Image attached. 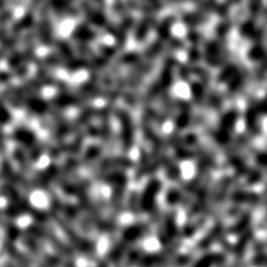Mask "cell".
Instances as JSON below:
<instances>
[{
    "label": "cell",
    "instance_id": "9",
    "mask_svg": "<svg viewBox=\"0 0 267 267\" xmlns=\"http://www.w3.org/2000/svg\"><path fill=\"white\" fill-rule=\"evenodd\" d=\"M177 234V227L175 223V217L173 214H169L165 222L163 224V228L161 230V233L159 234V239L163 246L168 245L169 242H172L173 239L175 237Z\"/></svg>",
    "mask_w": 267,
    "mask_h": 267
},
{
    "label": "cell",
    "instance_id": "31",
    "mask_svg": "<svg viewBox=\"0 0 267 267\" xmlns=\"http://www.w3.org/2000/svg\"><path fill=\"white\" fill-rule=\"evenodd\" d=\"M251 221V217L250 215H245L244 217L241 218V219L238 221V223H236V225L233 228V232L234 233H240L244 231L250 224Z\"/></svg>",
    "mask_w": 267,
    "mask_h": 267
},
{
    "label": "cell",
    "instance_id": "17",
    "mask_svg": "<svg viewBox=\"0 0 267 267\" xmlns=\"http://www.w3.org/2000/svg\"><path fill=\"white\" fill-rule=\"evenodd\" d=\"M223 231V227L222 225H217L215 228H213V230L201 240L200 242V248L201 249H206L208 247H210L213 242L220 236V235L222 234Z\"/></svg>",
    "mask_w": 267,
    "mask_h": 267
},
{
    "label": "cell",
    "instance_id": "8",
    "mask_svg": "<svg viewBox=\"0 0 267 267\" xmlns=\"http://www.w3.org/2000/svg\"><path fill=\"white\" fill-rule=\"evenodd\" d=\"M28 231L33 234L34 236H38V237H41L47 241L50 242V244L55 248L57 249L60 252L62 253H64V254H67L69 255L71 253V251L70 249H68L64 244H63V242L57 237L55 236L54 235H52L51 233L47 232L46 230L44 229H41V228H38V227H35V226H31L28 228Z\"/></svg>",
    "mask_w": 267,
    "mask_h": 267
},
{
    "label": "cell",
    "instance_id": "1",
    "mask_svg": "<svg viewBox=\"0 0 267 267\" xmlns=\"http://www.w3.org/2000/svg\"><path fill=\"white\" fill-rule=\"evenodd\" d=\"M77 196L79 199V203L81 205V207L89 214L91 220L95 223L96 227L98 228L100 231H110L112 229V225L108 222H106L104 219H102L99 212L97 211L96 207H94V205L92 204V202L90 201L88 195L86 194L85 190L79 185Z\"/></svg>",
    "mask_w": 267,
    "mask_h": 267
},
{
    "label": "cell",
    "instance_id": "2",
    "mask_svg": "<svg viewBox=\"0 0 267 267\" xmlns=\"http://www.w3.org/2000/svg\"><path fill=\"white\" fill-rule=\"evenodd\" d=\"M103 180L113 186L112 204L115 209L120 210L122 206V199L125 187L127 185V176L123 173H113L103 177Z\"/></svg>",
    "mask_w": 267,
    "mask_h": 267
},
{
    "label": "cell",
    "instance_id": "33",
    "mask_svg": "<svg viewBox=\"0 0 267 267\" xmlns=\"http://www.w3.org/2000/svg\"><path fill=\"white\" fill-rule=\"evenodd\" d=\"M236 72V67L234 66V65H231V66H228L226 67L223 72H221V75L219 77V80L222 82L226 81V80H229L231 78H234Z\"/></svg>",
    "mask_w": 267,
    "mask_h": 267
},
{
    "label": "cell",
    "instance_id": "25",
    "mask_svg": "<svg viewBox=\"0 0 267 267\" xmlns=\"http://www.w3.org/2000/svg\"><path fill=\"white\" fill-rule=\"evenodd\" d=\"M189 123V110H188V105L183 102L182 105V113L179 115V117L176 120V126L179 129L185 128Z\"/></svg>",
    "mask_w": 267,
    "mask_h": 267
},
{
    "label": "cell",
    "instance_id": "35",
    "mask_svg": "<svg viewBox=\"0 0 267 267\" xmlns=\"http://www.w3.org/2000/svg\"><path fill=\"white\" fill-rule=\"evenodd\" d=\"M14 157H15L17 162L23 167V169H24V168H25V169L28 168V162H27V160H26L25 155H24V153H23L20 149L15 150V152H14Z\"/></svg>",
    "mask_w": 267,
    "mask_h": 267
},
{
    "label": "cell",
    "instance_id": "39",
    "mask_svg": "<svg viewBox=\"0 0 267 267\" xmlns=\"http://www.w3.org/2000/svg\"><path fill=\"white\" fill-rule=\"evenodd\" d=\"M242 80H244V75H240L239 77H236L234 79V81L230 85V90L232 92H235L237 90V88L241 85Z\"/></svg>",
    "mask_w": 267,
    "mask_h": 267
},
{
    "label": "cell",
    "instance_id": "44",
    "mask_svg": "<svg viewBox=\"0 0 267 267\" xmlns=\"http://www.w3.org/2000/svg\"><path fill=\"white\" fill-rule=\"evenodd\" d=\"M9 267H17V266H14V265H10Z\"/></svg>",
    "mask_w": 267,
    "mask_h": 267
},
{
    "label": "cell",
    "instance_id": "14",
    "mask_svg": "<svg viewBox=\"0 0 267 267\" xmlns=\"http://www.w3.org/2000/svg\"><path fill=\"white\" fill-rule=\"evenodd\" d=\"M57 173H58L57 165H50L48 167H47L46 171L38 178L37 185L41 188H46L54 180V178L57 175Z\"/></svg>",
    "mask_w": 267,
    "mask_h": 267
},
{
    "label": "cell",
    "instance_id": "41",
    "mask_svg": "<svg viewBox=\"0 0 267 267\" xmlns=\"http://www.w3.org/2000/svg\"><path fill=\"white\" fill-rule=\"evenodd\" d=\"M97 267H107V264L105 262H101Z\"/></svg>",
    "mask_w": 267,
    "mask_h": 267
},
{
    "label": "cell",
    "instance_id": "4",
    "mask_svg": "<svg viewBox=\"0 0 267 267\" xmlns=\"http://www.w3.org/2000/svg\"><path fill=\"white\" fill-rule=\"evenodd\" d=\"M236 118H237V113L235 110H233V111H229L221 120L219 131H218L215 135L216 141L220 144L224 145L229 142V140L231 138V133L233 132L235 124L236 122Z\"/></svg>",
    "mask_w": 267,
    "mask_h": 267
},
{
    "label": "cell",
    "instance_id": "22",
    "mask_svg": "<svg viewBox=\"0 0 267 267\" xmlns=\"http://www.w3.org/2000/svg\"><path fill=\"white\" fill-rule=\"evenodd\" d=\"M84 11H85L86 15L89 17V19L91 20V22H93L94 24H97V25L104 27L105 23H106V20H105L104 16H102L100 13L96 12V11L94 12V11H93L89 6H87V5L84 6Z\"/></svg>",
    "mask_w": 267,
    "mask_h": 267
},
{
    "label": "cell",
    "instance_id": "10",
    "mask_svg": "<svg viewBox=\"0 0 267 267\" xmlns=\"http://www.w3.org/2000/svg\"><path fill=\"white\" fill-rule=\"evenodd\" d=\"M144 227L142 225H134L126 229L122 236V244H124L126 247L132 242L136 241L138 238H140L144 234Z\"/></svg>",
    "mask_w": 267,
    "mask_h": 267
},
{
    "label": "cell",
    "instance_id": "24",
    "mask_svg": "<svg viewBox=\"0 0 267 267\" xmlns=\"http://www.w3.org/2000/svg\"><path fill=\"white\" fill-rule=\"evenodd\" d=\"M50 3H51V6L55 9V11L58 13L70 14L72 12L65 0H50Z\"/></svg>",
    "mask_w": 267,
    "mask_h": 267
},
{
    "label": "cell",
    "instance_id": "30",
    "mask_svg": "<svg viewBox=\"0 0 267 267\" xmlns=\"http://www.w3.org/2000/svg\"><path fill=\"white\" fill-rule=\"evenodd\" d=\"M101 153V150L99 147H96V145H92V147L88 148L86 151V154L84 156V161L89 162L93 159H95Z\"/></svg>",
    "mask_w": 267,
    "mask_h": 267
},
{
    "label": "cell",
    "instance_id": "26",
    "mask_svg": "<svg viewBox=\"0 0 267 267\" xmlns=\"http://www.w3.org/2000/svg\"><path fill=\"white\" fill-rule=\"evenodd\" d=\"M6 251L7 252L13 257L15 258L16 260H18L19 262L23 263V264H25V265H28L30 263L29 259L26 257V256H24V254H22L16 248H14L12 245H7L6 246Z\"/></svg>",
    "mask_w": 267,
    "mask_h": 267
},
{
    "label": "cell",
    "instance_id": "27",
    "mask_svg": "<svg viewBox=\"0 0 267 267\" xmlns=\"http://www.w3.org/2000/svg\"><path fill=\"white\" fill-rule=\"evenodd\" d=\"M28 107L30 108L31 111L38 113V114H43L44 112L47 111V106L45 101L41 99H32L28 103Z\"/></svg>",
    "mask_w": 267,
    "mask_h": 267
},
{
    "label": "cell",
    "instance_id": "18",
    "mask_svg": "<svg viewBox=\"0 0 267 267\" xmlns=\"http://www.w3.org/2000/svg\"><path fill=\"white\" fill-rule=\"evenodd\" d=\"M172 143H173V149H175V154L177 156V157L181 158V159H187L189 157H192V154L191 152L187 151L186 149H184L182 145H181V141L175 136H173L172 138Z\"/></svg>",
    "mask_w": 267,
    "mask_h": 267
},
{
    "label": "cell",
    "instance_id": "12",
    "mask_svg": "<svg viewBox=\"0 0 267 267\" xmlns=\"http://www.w3.org/2000/svg\"><path fill=\"white\" fill-rule=\"evenodd\" d=\"M167 259V255L164 253H157V254H149L145 255L140 259L139 265L140 267H154L157 265H160L164 263Z\"/></svg>",
    "mask_w": 267,
    "mask_h": 267
},
{
    "label": "cell",
    "instance_id": "37",
    "mask_svg": "<svg viewBox=\"0 0 267 267\" xmlns=\"http://www.w3.org/2000/svg\"><path fill=\"white\" fill-rule=\"evenodd\" d=\"M240 32H241L242 35L246 36V37H249L251 35H254L253 24L251 22H246L244 25H242V27L240 29Z\"/></svg>",
    "mask_w": 267,
    "mask_h": 267
},
{
    "label": "cell",
    "instance_id": "36",
    "mask_svg": "<svg viewBox=\"0 0 267 267\" xmlns=\"http://www.w3.org/2000/svg\"><path fill=\"white\" fill-rule=\"evenodd\" d=\"M6 234L10 240H16L18 238V236H20V232H19L18 228L13 225H7Z\"/></svg>",
    "mask_w": 267,
    "mask_h": 267
},
{
    "label": "cell",
    "instance_id": "40",
    "mask_svg": "<svg viewBox=\"0 0 267 267\" xmlns=\"http://www.w3.org/2000/svg\"><path fill=\"white\" fill-rule=\"evenodd\" d=\"M256 161L258 164L262 167H265L267 169V154L260 153L256 156Z\"/></svg>",
    "mask_w": 267,
    "mask_h": 267
},
{
    "label": "cell",
    "instance_id": "34",
    "mask_svg": "<svg viewBox=\"0 0 267 267\" xmlns=\"http://www.w3.org/2000/svg\"><path fill=\"white\" fill-rule=\"evenodd\" d=\"M180 199H181L180 193L176 190H171L166 195V202L171 205L177 204L180 201Z\"/></svg>",
    "mask_w": 267,
    "mask_h": 267
},
{
    "label": "cell",
    "instance_id": "29",
    "mask_svg": "<svg viewBox=\"0 0 267 267\" xmlns=\"http://www.w3.org/2000/svg\"><path fill=\"white\" fill-rule=\"evenodd\" d=\"M230 161H231V164L236 168V171L239 174H245L246 173L247 165L245 164L244 161H242L241 158H239L238 157H233Z\"/></svg>",
    "mask_w": 267,
    "mask_h": 267
},
{
    "label": "cell",
    "instance_id": "42",
    "mask_svg": "<svg viewBox=\"0 0 267 267\" xmlns=\"http://www.w3.org/2000/svg\"><path fill=\"white\" fill-rule=\"evenodd\" d=\"M95 1H96L97 3H100V4H102V3L104 2V0H95Z\"/></svg>",
    "mask_w": 267,
    "mask_h": 267
},
{
    "label": "cell",
    "instance_id": "16",
    "mask_svg": "<svg viewBox=\"0 0 267 267\" xmlns=\"http://www.w3.org/2000/svg\"><path fill=\"white\" fill-rule=\"evenodd\" d=\"M233 200L237 203L256 204L259 201V196L255 193L238 191V192H236L233 195Z\"/></svg>",
    "mask_w": 267,
    "mask_h": 267
},
{
    "label": "cell",
    "instance_id": "32",
    "mask_svg": "<svg viewBox=\"0 0 267 267\" xmlns=\"http://www.w3.org/2000/svg\"><path fill=\"white\" fill-rule=\"evenodd\" d=\"M63 208V213H64L67 217L71 218V219H74V220L79 221V211L78 210L77 207L72 206V205L66 204V205H64Z\"/></svg>",
    "mask_w": 267,
    "mask_h": 267
},
{
    "label": "cell",
    "instance_id": "21",
    "mask_svg": "<svg viewBox=\"0 0 267 267\" xmlns=\"http://www.w3.org/2000/svg\"><path fill=\"white\" fill-rule=\"evenodd\" d=\"M247 125L251 132L257 130V111L253 106L250 107L247 111Z\"/></svg>",
    "mask_w": 267,
    "mask_h": 267
},
{
    "label": "cell",
    "instance_id": "5",
    "mask_svg": "<svg viewBox=\"0 0 267 267\" xmlns=\"http://www.w3.org/2000/svg\"><path fill=\"white\" fill-rule=\"evenodd\" d=\"M120 124H121V136H122V142H123V149L125 151H129L134 141V129H133V123L132 118L128 114V112L124 110H119L117 114Z\"/></svg>",
    "mask_w": 267,
    "mask_h": 267
},
{
    "label": "cell",
    "instance_id": "6",
    "mask_svg": "<svg viewBox=\"0 0 267 267\" xmlns=\"http://www.w3.org/2000/svg\"><path fill=\"white\" fill-rule=\"evenodd\" d=\"M14 138L19 142L23 143L30 151L33 160H37L42 156V151L37 142L35 135L26 129H19L14 133Z\"/></svg>",
    "mask_w": 267,
    "mask_h": 267
},
{
    "label": "cell",
    "instance_id": "38",
    "mask_svg": "<svg viewBox=\"0 0 267 267\" xmlns=\"http://www.w3.org/2000/svg\"><path fill=\"white\" fill-rule=\"evenodd\" d=\"M192 92H193L194 98H195V100L197 102L201 101L202 96H203V87L200 84H198V83L193 84L192 85Z\"/></svg>",
    "mask_w": 267,
    "mask_h": 267
},
{
    "label": "cell",
    "instance_id": "19",
    "mask_svg": "<svg viewBox=\"0 0 267 267\" xmlns=\"http://www.w3.org/2000/svg\"><path fill=\"white\" fill-rule=\"evenodd\" d=\"M41 39L46 45H50L52 42L51 24L48 23L47 19H44L41 23Z\"/></svg>",
    "mask_w": 267,
    "mask_h": 267
},
{
    "label": "cell",
    "instance_id": "23",
    "mask_svg": "<svg viewBox=\"0 0 267 267\" xmlns=\"http://www.w3.org/2000/svg\"><path fill=\"white\" fill-rule=\"evenodd\" d=\"M207 199V189L206 188H203L199 191V194H198V198L196 200V202L193 204L192 206V210H191V214H197L198 212L201 211V209L203 208L204 204H205V201Z\"/></svg>",
    "mask_w": 267,
    "mask_h": 267
},
{
    "label": "cell",
    "instance_id": "28",
    "mask_svg": "<svg viewBox=\"0 0 267 267\" xmlns=\"http://www.w3.org/2000/svg\"><path fill=\"white\" fill-rule=\"evenodd\" d=\"M251 237V235L249 233L247 236H245L237 242L236 246V250H235L236 256H241L242 253H244V251L246 250V247L248 246Z\"/></svg>",
    "mask_w": 267,
    "mask_h": 267
},
{
    "label": "cell",
    "instance_id": "43",
    "mask_svg": "<svg viewBox=\"0 0 267 267\" xmlns=\"http://www.w3.org/2000/svg\"><path fill=\"white\" fill-rule=\"evenodd\" d=\"M67 267H76L74 264H71V263H69L68 265H67Z\"/></svg>",
    "mask_w": 267,
    "mask_h": 267
},
{
    "label": "cell",
    "instance_id": "20",
    "mask_svg": "<svg viewBox=\"0 0 267 267\" xmlns=\"http://www.w3.org/2000/svg\"><path fill=\"white\" fill-rule=\"evenodd\" d=\"M74 37L79 41H91L94 39L95 35L89 28L81 25L80 27H78L75 31Z\"/></svg>",
    "mask_w": 267,
    "mask_h": 267
},
{
    "label": "cell",
    "instance_id": "15",
    "mask_svg": "<svg viewBox=\"0 0 267 267\" xmlns=\"http://www.w3.org/2000/svg\"><path fill=\"white\" fill-rule=\"evenodd\" d=\"M224 260L223 254L219 253H212V254H207L200 258L196 264L194 265V267H212L215 264L221 263Z\"/></svg>",
    "mask_w": 267,
    "mask_h": 267
},
{
    "label": "cell",
    "instance_id": "11",
    "mask_svg": "<svg viewBox=\"0 0 267 267\" xmlns=\"http://www.w3.org/2000/svg\"><path fill=\"white\" fill-rule=\"evenodd\" d=\"M133 165V162L126 157H108L103 159L98 167L100 169H107V168H112V167H124V168H129Z\"/></svg>",
    "mask_w": 267,
    "mask_h": 267
},
{
    "label": "cell",
    "instance_id": "3",
    "mask_svg": "<svg viewBox=\"0 0 267 267\" xmlns=\"http://www.w3.org/2000/svg\"><path fill=\"white\" fill-rule=\"evenodd\" d=\"M58 224L62 231L64 233V235L67 236L69 241L75 248H77L79 251L84 253L91 254L95 251V247L93 242H91L88 239H85L81 237L74 229H72L68 224H66L64 221L58 219Z\"/></svg>",
    "mask_w": 267,
    "mask_h": 267
},
{
    "label": "cell",
    "instance_id": "7",
    "mask_svg": "<svg viewBox=\"0 0 267 267\" xmlns=\"http://www.w3.org/2000/svg\"><path fill=\"white\" fill-rule=\"evenodd\" d=\"M161 183L157 179L151 180L145 186L141 198V209L144 212H151L156 204V198L160 190Z\"/></svg>",
    "mask_w": 267,
    "mask_h": 267
},
{
    "label": "cell",
    "instance_id": "13",
    "mask_svg": "<svg viewBox=\"0 0 267 267\" xmlns=\"http://www.w3.org/2000/svg\"><path fill=\"white\" fill-rule=\"evenodd\" d=\"M206 60L210 64H218L220 63L221 50L220 46L216 42H211L207 45L206 48Z\"/></svg>",
    "mask_w": 267,
    "mask_h": 267
}]
</instances>
